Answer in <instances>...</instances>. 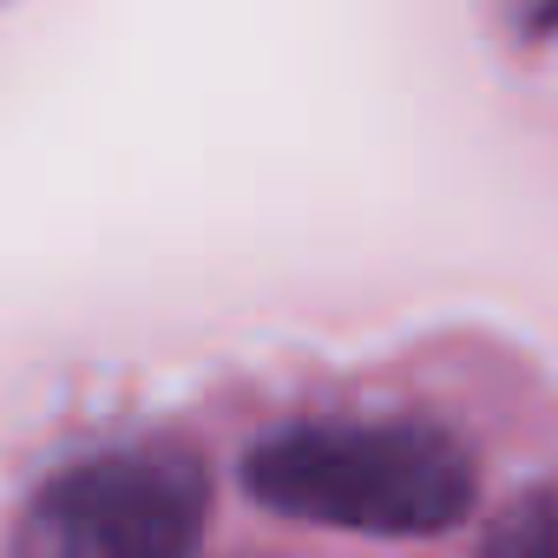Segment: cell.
Segmentation results:
<instances>
[{"instance_id": "obj_1", "label": "cell", "mask_w": 558, "mask_h": 558, "mask_svg": "<svg viewBox=\"0 0 558 558\" xmlns=\"http://www.w3.org/2000/svg\"><path fill=\"white\" fill-rule=\"evenodd\" d=\"M243 486L263 512L362 538H434L473 512L466 447L421 421H296L250 447Z\"/></svg>"}, {"instance_id": "obj_2", "label": "cell", "mask_w": 558, "mask_h": 558, "mask_svg": "<svg viewBox=\"0 0 558 558\" xmlns=\"http://www.w3.org/2000/svg\"><path fill=\"white\" fill-rule=\"evenodd\" d=\"M210 486L184 447H112L60 466L21 525L47 558H184L204 538Z\"/></svg>"}, {"instance_id": "obj_3", "label": "cell", "mask_w": 558, "mask_h": 558, "mask_svg": "<svg viewBox=\"0 0 558 558\" xmlns=\"http://www.w3.org/2000/svg\"><path fill=\"white\" fill-rule=\"evenodd\" d=\"M499 551H558V499H525L499 532H493Z\"/></svg>"}]
</instances>
